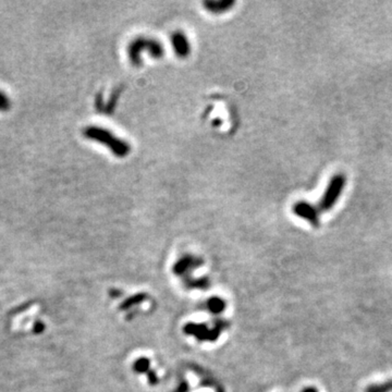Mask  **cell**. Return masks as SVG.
Wrapping results in <instances>:
<instances>
[{
  "label": "cell",
  "instance_id": "cell-7",
  "mask_svg": "<svg viewBox=\"0 0 392 392\" xmlns=\"http://www.w3.org/2000/svg\"><path fill=\"white\" fill-rule=\"evenodd\" d=\"M365 392H392V380H388L383 384L370 385Z\"/></svg>",
  "mask_w": 392,
  "mask_h": 392
},
{
  "label": "cell",
  "instance_id": "cell-5",
  "mask_svg": "<svg viewBox=\"0 0 392 392\" xmlns=\"http://www.w3.org/2000/svg\"><path fill=\"white\" fill-rule=\"evenodd\" d=\"M171 46L179 58H186L191 53V44L184 32L175 31L170 37Z\"/></svg>",
  "mask_w": 392,
  "mask_h": 392
},
{
  "label": "cell",
  "instance_id": "cell-2",
  "mask_svg": "<svg viewBox=\"0 0 392 392\" xmlns=\"http://www.w3.org/2000/svg\"><path fill=\"white\" fill-rule=\"evenodd\" d=\"M129 60L135 67L142 64L143 53H147L154 59H159L165 55V48L162 43L150 37L138 36L129 43L127 48Z\"/></svg>",
  "mask_w": 392,
  "mask_h": 392
},
{
  "label": "cell",
  "instance_id": "cell-10",
  "mask_svg": "<svg viewBox=\"0 0 392 392\" xmlns=\"http://www.w3.org/2000/svg\"><path fill=\"white\" fill-rule=\"evenodd\" d=\"M149 368V361L146 358H139L135 363V369L139 373H144Z\"/></svg>",
  "mask_w": 392,
  "mask_h": 392
},
{
  "label": "cell",
  "instance_id": "cell-4",
  "mask_svg": "<svg viewBox=\"0 0 392 392\" xmlns=\"http://www.w3.org/2000/svg\"><path fill=\"white\" fill-rule=\"evenodd\" d=\"M292 211L294 215H297L298 217L308 221L311 225H314V227H318L319 225L318 212L317 209L311 205V204L303 201L298 202L293 205Z\"/></svg>",
  "mask_w": 392,
  "mask_h": 392
},
{
  "label": "cell",
  "instance_id": "cell-3",
  "mask_svg": "<svg viewBox=\"0 0 392 392\" xmlns=\"http://www.w3.org/2000/svg\"><path fill=\"white\" fill-rule=\"evenodd\" d=\"M345 178L342 175H336L332 178L328 187L326 189L324 196L321 197L319 206L321 211H329L336 204L338 197L341 194L343 186H345Z\"/></svg>",
  "mask_w": 392,
  "mask_h": 392
},
{
  "label": "cell",
  "instance_id": "cell-1",
  "mask_svg": "<svg viewBox=\"0 0 392 392\" xmlns=\"http://www.w3.org/2000/svg\"><path fill=\"white\" fill-rule=\"evenodd\" d=\"M83 135L88 139H92V141L106 145L110 149V152L116 155L117 157L123 158L131 152L130 144L126 142L125 139L115 135L108 129L90 126L83 129Z\"/></svg>",
  "mask_w": 392,
  "mask_h": 392
},
{
  "label": "cell",
  "instance_id": "cell-6",
  "mask_svg": "<svg viewBox=\"0 0 392 392\" xmlns=\"http://www.w3.org/2000/svg\"><path fill=\"white\" fill-rule=\"evenodd\" d=\"M203 4L207 11L211 13L221 14L229 11L234 6L235 2L233 0H206Z\"/></svg>",
  "mask_w": 392,
  "mask_h": 392
},
{
  "label": "cell",
  "instance_id": "cell-11",
  "mask_svg": "<svg viewBox=\"0 0 392 392\" xmlns=\"http://www.w3.org/2000/svg\"><path fill=\"white\" fill-rule=\"evenodd\" d=\"M302 392H318V390L316 389V388H314V387H308V388L304 389Z\"/></svg>",
  "mask_w": 392,
  "mask_h": 392
},
{
  "label": "cell",
  "instance_id": "cell-9",
  "mask_svg": "<svg viewBox=\"0 0 392 392\" xmlns=\"http://www.w3.org/2000/svg\"><path fill=\"white\" fill-rule=\"evenodd\" d=\"M11 108V100L2 90H0V111H7Z\"/></svg>",
  "mask_w": 392,
  "mask_h": 392
},
{
  "label": "cell",
  "instance_id": "cell-8",
  "mask_svg": "<svg viewBox=\"0 0 392 392\" xmlns=\"http://www.w3.org/2000/svg\"><path fill=\"white\" fill-rule=\"evenodd\" d=\"M224 308V303L220 299L213 298L211 301H208V309L213 311V313H220Z\"/></svg>",
  "mask_w": 392,
  "mask_h": 392
}]
</instances>
